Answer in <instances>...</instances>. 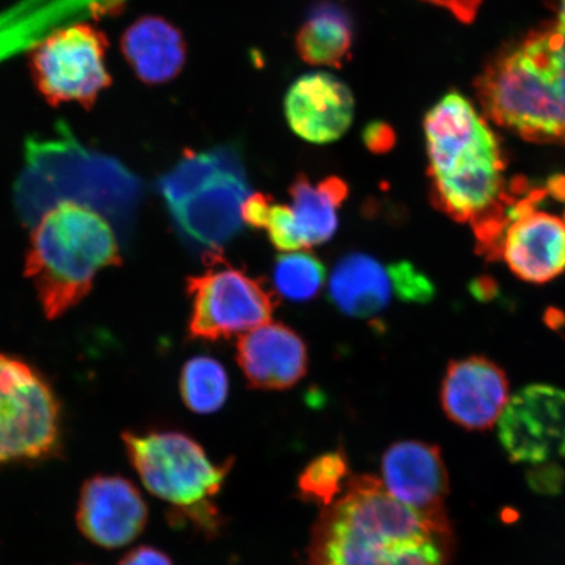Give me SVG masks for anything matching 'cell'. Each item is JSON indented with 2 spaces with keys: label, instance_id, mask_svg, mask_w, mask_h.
I'll use <instances>...</instances> for the list:
<instances>
[{
  "label": "cell",
  "instance_id": "obj_1",
  "mask_svg": "<svg viewBox=\"0 0 565 565\" xmlns=\"http://www.w3.org/2000/svg\"><path fill=\"white\" fill-rule=\"evenodd\" d=\"M433 201L469 224L482 252L494 250L519 198L508 186L497 136L462 95L449 94L424 119Z\"/></svg>",
  "mask_w": 565,
  "mask_h": 565
},
{
  "label": "cell",
  "instance_id": "obj_2",
  "mask_svg": "<svg viewBox=\"0 0 565 565\" xmlns=\"http://www.w3.org/2000/svg\"><path fill=\"white\" fill-rule=\"evenodd\" d=\"M451 543L372 476L349 479L316 522V565H448Z\"/></svg>",
  "mask_w": 565,
  "mask_h": 565
},
{
  "label": "cell",
  "instance_id": "obj_3",
  "mask_svg": "<svg viewBox=\"0 0 565 565\" xmlns=\"http://www.w3.org/2000/svg\"><path fill=\"white\" fill-rule=\"evenodd\" d=\"M484 115L535 143H565V31L551 24L494 56L476 84Z\"/></svg>",
  "mask_w": 565,
  "mask_h": 565
},
{
  "label": "cell",
  "instance_id": "obj_4",
  "mask_svg": "<svg viewBox=\"0 0 565 565\" xmlns=\"http://www.w3.org/2000/svg\"><path fill=\"white\" fill-rule=\"evenodd\" d=\"M121 264L115 231L100 212L60 201L32 231L25 275L44 313L55 320L90 292L98 273Z\"/></svg>",
  "mask_w": 565,
  "mask_h": 565
},
{
  "label": "cell",
  "instance_id": "obj_5",
  "mask_svg": "<svg viewBox=\"0 0 565 565\" xmlns=\"http://www.w3.org/2000/svg\"><path fill=\"white\" fill-rule=\"evenodd\" d=\"M126 455L154 497L204 529L215 527L212 505L232 463L215 465L192 437L174 430L122 435Z\"/></svg>",
  "mask_w": 565,
  "mask_h": 565
},
{
  "label": "cell",
  "instance_id": "obj_6",
  "mask_svg": "<svg viewBox=\"0 0 565 565\" xmlns=\"http://www.w3.org/2000/svg\"><path fill=\"white\" fill-rule=\"evenodd\" d=\"M62 414L51 384L23 360L0 352V468L60 454Z\"/></svg>",
  "mask_w": 565,
  "mask_h": 565
},
{
  "label": "cell",
  "instance_id": "obj_7",
  "mask_svg": "<svg viewBox=\"0 0 565 565\" xmlns=\"http://www.w3.org/2000/svg\"><path fill=\"white\" fill-rule=\"evenodd\" d=\"M108 49L104 32L88 23L63 26L46 35L30 54L35 88L52 106L92 108L111 84Z\"/></svg>",
  "mask_w": 565,
  "mask_h": 565
},
{
  "label": "cell",
  "instance_id": "obj_8",
  "mask_svg": "<svg viewBox=\"0 0 565 565\" xmlns=\"http://www.w3.org/2000/svg\"><path fill=\"white\" fill-rule=\"evenodd\" d=\"M206 271L188 279L189 337L216 342L270 322L277 300L263 281L206 254Z\"/></svg>",
  "mask_w": 565,
  "mask_h": 565
},
{
  "label": "cell",
  "instance_id": "obj_9",
  "mask_svg": "<svg viewBox=\"0 0 565 565\" xmlns=\"http://www.w3.org/2000/svg\"><path fill=\"white\" fill-rule=\"evenodd\" d=\"M497 426L513 462L542 465L565 457V392L547 384L522 387L508 401Z\"/></svg>",
  "mask_w": 565,
  "mask_h": 565
},
{
  "label": "cell",
  "instance_id": "obj_10",
  "mask_svg": "<svg viewBox=\"0 0 565 565\" xmlns=\"http://www.w3.org/2000/svg\"><path fill=\"white\" fill-rule=\"evenodd\" d=\"M381 470L387 492L451 543L454 533L445 505L449 477L440 448L414 440L395 443L386 450Z\"/></svg>",
  "mask_w": 565,
  "mask_h": 565
},
{
  "label": "cell",
  "instance_id": "obj_11",
  "mask_svg": "<svg viewBox=\"0 0 565 565\" xmlns=\"http://www.w3.org/2000/svg\"><path fill=\"white\" fill-rule=\"evenodd\" d=\"M541 196L533 193L513 204L493 256L533 285H545L565 271V221L536 209Z\"/></svg>",
  "mask_w": 565,
  "mask_h": 565
},
{
  "label": "cell",
  "instance_id": "obj_12",
  "mask_svg": "<svg viewBox=\"0 0 565 565\" xmlns=\"http://www.w3.org/2000/svg\"><path fill=\"white\" fill-rule=\"evenodd\" d=\"M148 508L129 479L95 476L82 487L76 525L96 546L115 550L130 545L143 532Z\"/></svg>",
  "mask_w": 565,
  "mask_h": 565
},
{
  "label": "cell",
  "instance_id": "obj_13",
  "mask_svg": "<svg viewBox=\"0 0 565 565\" xmlns=\"http://www.w3.org/2000/svg\"><path fill=\"white\" fill-rule=\"evenodd\" d=\"M249 195L245 172H228L169 211L186 242L217 253L242 232V206Z\"/></svg>",
  "mask_w": 565,
  "mask_h": 565
},
{
  "label": "cell",
  "instance_id": "obj_14",
  "mask_svg": "<svg viewBox=\"0 0 565 565\" xmlns=\"http://www.w3.org/2000/svg\"><path fill=\"white\" fill-rule=\"evenodd\" d=\"M510 398L507 374L489 359H459L445 372L441 406L459 427L486 430L497 426Z\"/></svg>",
  "mask_w": 565,
  "mask_h": 565
},
{
  "label": "cell",
  "instance_id": "obj_15",
  "mask_svg": "<svg viewBox=\"0 0 565 565\" xmlns=\"http://www.w3.org/2000/svg\"><path fill=\"white\" fill-rule=\"evenodd\" d=\"M286 118L296 136L315 145L341 139L355 111L352 92L338 77L316 73L299 77L287 92Z\"/></svg>",
  "mask_w": 565,
  "mask_h": 565
},
{
  "label": "cell",
  "instance_id": "obj_16",
  "mask_svg": "<svg viewBox=\"0 0 565 565\" xmlns=\"http://www.w3.org/2000/svg\"><path fill=\"white\" fill-rule=\"evenodd\" d=\"M237 362L252 387L285 391L306 376L309 356L306 342L295 330L267 323L238 339Z\"/></svg>",
  "mask_w": 565,
  "mask_h": 565
},
{
  "label": "cell",
  "instance_id": "obj_17",
  "mask_svg": "<svg viewBox=\"0 0 565 565\" xmlns=\"http://www.w3.org/2000/svg\"><path fill=\"white\" fill-rule=\"evenodd\" d=\"M121 52L141 83L161 86L179 76L186 63L183 34L164 18L147 15L127 26Z\"/></svg>",
  "mask_w": 565,
  "mask_h": 565
},
{
  "label": "cell",
  "instance_id": "obj_18",
  "mask_svg": "<svg viewBox=\"0 0 565 565\" xmlns=\"http://www.w3.org/2000/svg\"><path fill=\"white\" fill-rule=\"evenodd\" d=\"M392 292L387 268L369 254H345L331 274L330 299L351 317L370 318L383 312Z\"/></svg>",
  "mask_w": 565,
  "mask_h": 565
},
{
  "label": "cell",
  "instance_id": "obj_19",
  "mask_svg": "<svg viewBox=\"0 0 565 565\" xmlns=\"http://www.w3.org/2000/svg\"><path fill=\"white\" fill-rule=\"evenodd\" d=\"M353 21L342 4L324 0L313 6L296 34V51L310 65L341 68L351 60Z\"/></svg>",
  "mask_w": 565,
  "mask_h": 565
},
{
  "label": "cell",
  "instance_id": "obj_20",
  "mask_svg": "<svg viewBox=\"0 0 565 565\" xmlns=\"http://www.w3.org/2000/svg\"><path fill=\"white\" fill-rule=\"evenodd\" d=\"M350 189L341 177H327L312 183L306 174L296 177L289 194L296 224L307 247L330 242L338 230V210L348 200Z\"/></svg>",
  "mask_w": 565,
  "mask_h": 565
},
{
  "label": "cell",
  "instance_id": "obj_21",
  "mask_svg": "<svg viewBox=\"0 0 565 565\" xmlns=\"http://www.w3.org/2000/svg\"><path fill=\"white\" fill-rule=\"evenodd\" d=\"M228 172H245L242 157L235 148L217 147L207 152L189 150L172 171L161 177L160 194L168 209H172Z\"/></svg>",
  "mask_w": 565,
  "mask_h": 565
},
{
  "label": "cell",
  "instance_id": "obj_22",
  "mask_svg": "<svg viewBox=\"0 0 565 565\" xmlns=\"http://www.w3.org/2000/svg\"><path fill=\"white\" fill-rule=\"evenodd\" d=\"M180 393L192 412L203 415L216 413L228 398V373L215 359H190L181 372Z\"/></svg>",
  "mask_w": 565,
  "mask_h": 565
},
{
  "label": "cell",
  "instance_id": "obj_23",
  "mask_svg": "<svg viewBox=\"0 0 565 565\" xmlns=\"http://www.w3.org/2000/svg\"><path fill=\"white\" fill-rule=\"evenodd\" d=\"M327 270L313 254H281L274 265V285L282 298L292 302L313 300L322 291Z\"/></svg>",
  "mask_w": 565,
  "mask_h": 565
},
{
  "label": "cell",
  "instance_id": "obj_24",
  "mask_svg": "<svg viewBox=\"0 0 565 565\" xmlns=\"http://www.w3.org/2000/svg\"><path fill=\"white\" fill-rule=\"evenodd\" d=\"M348 459L342 454H328L315 459L300 477L303 498L329 507L349 482Z\"/></svg>",
  "mask_w": 565,
  "mask_h": 565
},
{
  "label": "cell",
  "instance_id": "obj_25",
  "mask_svg": "<svg viewBox=\"0 0 565 565\" xmlns=\"http://www.w3.org/2000/svg\"><path fill=\"white\" fill-rule=\"evenodd\" d=\"M393 291L402 301L427 303L434 299L436 288L426 274L412 263H397L387 267Z\"/></svg>",
  "mask_w": 565,
  "mask_h": 565
},
{
  "label": "cell",
  "instance_id": "obj_26",
  "mask_svg": "<svg viewBox=\"0 0 565 565\" xmlns=\"http://www.w3.org/2000/svg\"><path fill=\"white\" fill-rule=\"evenodd\" d=\"M266 228L271 244L280 252H294L307 247L296 224L292 209L285 204L273 206Z\"/></svg>",
  "mask_w": 565,
  "mask_h": 565
},
{
  "label": "cell",
  "instance_id": "obj_27",
  "mask_svg": "<svg viewBox=\"0 0 565 565\" xmlns=\"http://www.w3.org/2000/svg\"><path fill=\"white\" fill-rule=\"evenodd\" d=\"M271 210V196L263 193L250 194L242 206L243 222L254 230L266 228Z\"/></svg>",
  "mask_w": 565,
  "mask_h": 565
},
{
  "label": "cell",
  "instance_id": "obj_28",
  "mask_svg": "<svg viewBox=\"0 0 565 565\" xmlns=\"http://www.w3.org/2000/svg\"><path fill=\"white\" fill-rule=\"evenodd\" d=\"M363 141L371 152L383 154L394 147L395 134L391 126L376 121L364 127Z\"/></svg>",
  "mask_w": 565,
  "mask_h": 565
},
{
  "label": "cell",
  "instance_id": "obj_29",
  "mask_svg": "<svg viewBox=\"0 0 565 565\" xmlns=\"http://www.w3.org/2000/svg\"><path fill=\"white\" fill-rule=\"evenodd\" d=\"M117 565H173V563L162 551L140 546L127 553Z\"/></svg>",
  "mask_w": 565,
  "mask_h": 565
},
{
  "label": "cell",
  "instance_id": "obj_30",
  "mask_svg": "<svg viewBox=\"0 0 565 565\" xmlns=\"http://www.w3.org/2000/svg\"><path fill=\"white\" fill-rule=\"evenodd\" d=\"M426 2L444 7L463 23L475 20L483 0H426Z\"/></svg>",
  "mask_w": 565,
  "mask_h": 565
},
{
  "label": "cell",
  "instance_id": "obj_31",
  "mask_svg": "<svg viewBox=\"0 0 565 565\" xmlns=\"http://www.w3.org/2000/svg\"><path fill=\"white\" fill-rule=\"evenodd\" d=\"M548 190H551L555 196L565 198V179L551 180Z\"/></svg>",
  "mask_w": 565,
  "mask_h": 565
},
{
  "label": "cell",
  "instance_id": "obj_32",
  "mask_svg": "<svg viewBox=\"0 0 565 565\" xmlns=\"http://www.w3.org/2000/svg\"><path fill=\"white\" fill-rule=\"evenodd\" d=\"M557 24H559L565 31V0H562L561 3L559 21H557Z\"/></svg>",
  "mask_w": 565,
  "mask_h": 565
}]
</instances>
